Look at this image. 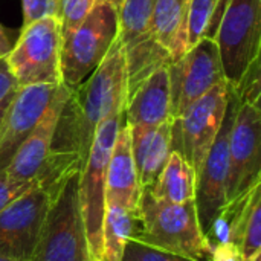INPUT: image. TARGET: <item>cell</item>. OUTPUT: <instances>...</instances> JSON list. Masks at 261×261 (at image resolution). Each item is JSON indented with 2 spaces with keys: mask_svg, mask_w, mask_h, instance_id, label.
<instances>
[{
  "mask_svg": "<svg viewBox=\"0 0 261 261\" xmlns=\"http://www.w3.org/2000/svg\"><path fill=\"white\" fill-rule=\"evenodd\" d=\"M197 174L194 167L176 150H171L154 184L144 188L151 197L167 203H187L196 199Z\"/></svg>",
  "mask_w": 261,
  "mask_h": 261,
  "instance_id": "d6986e66",
  "label": "cell"
},
{
  "mask_svg": "<svg viewBox=\"0 0 261 261\" xmlns=\"http://www.w3.org/2000/svg\"><path fill=\"white\" fill-rule=\"evenodd\" d=\"M80 174L52 187V202L29 261H90L78 196Z\"/></svg>",
  "mask_w": 261,
  "mask_h": 261,
  "instance_id": "3957f363",
  "label": "cell"
},
{
  "mask_svg": "<svg viewBox=\"0 0 261 261\" xmlns=\"http://www.w3.org/2000/svg\"><path fill=\"white\" fill-rule=\"evenodd\" d=\"M96 2L98 0H55V15L60 20L61 38L87 17Z\"/></svg>",
  "mask_w": 261,
  "mask_h": 261,
  "instance_id": "603a6c76",
  "label": "cell"
},
{
  "mask_svg": "<svg viewBox=\"0 0 261 261\" xmlns=\"http://www.w3.org/2000/svg\"><path fill=\"white\" fill-rule=\"evenodd\" d=\"M239 99L229 86L228 106L220 130L211 144L205 161L197 173L196 184V211L202 231L206 234L210 225L226 203V179L229 168V136L239 110Z\"/></svg>",
  "mask_w": 261,
  "mask_h": 261,
  "instance_id": "30bf717a",
  "label": "cell"
},
{
  "mask_svg": "<svg viewBox=\"0 0 261 261\" xmlns=\"http://www.w3.org/2000/svg\"><path fill=\"white\" fill-rule=\"evenodd\" d=\"M229 84L220 83L202 98L190 104L173 119L171 150L179 151L199 173L214 142L228 106Z\"/></svg>",
  "mask_w": 261,
  "mask_h": 261,
  "instance_id": "ba28073f",
  "label": "cell"
},
{
  "mask_svg": "<svg viewBox=\"0 0 261 261\" xmlns=\"http://www.w3.org/2000/svg\"><path fill=\"white\" fill-rule=\"evenodd\" d=\"M135 232V213L118 206L106 205L99 261H121L127 242Z\"/></svg>",
  "mask_w": 261,
  "mask_h": 261,
  "instance_id": "ffe728a7",
  "label": "cell"
},
{
  "mask_svg": "<svg viewBox=\"0 0 261 261\" xmlns=\"http://www.w3.org/2000/svg\"><path fill=\"white\" fill-rule=\"evenodd\" d=\"M69 93L70 89L64 84L57 87V92L44 115L29 133V136L21 142V145L11 158L8 167L3 170L8 177L18 182H32L37 179L50 153L58 118L69 98Z\"/></svg>",
  "mask_w": 261,
  "mask_h": 261,
  "instance_id": "5bb4252c",
  "label": "cell"
},
{
  "mask_svg": "<svg viewBox=\"0 0 261 261\" xmlns=\"http://www.w3.org/2000/svg\"><path fill=\"white\" fill-rule=\"evenodd\" d=\"M210 261H245L239 246L232 242L214 245L211 249Z\"/></svg>",
  "mask_w": 261,
  "mask_h": 261,
  "instance_id": "f1b7e54d",
  "label": "cell"
},
{
  "mask_svg": "<svg viewBox=\"0 0 261 261\" xmlns=\"http://www.w3.org/2000/svg\"><path fill=\"white\" fill-rule=\"evenodd\" d=\"M225 81L217 43L214 38L205 37L190 47L180 60L170 63L173 119L190 104Z\"/></svg>",
  "mask_w": 261,
  "mask_h": 261,
  "instance_id": "8fae6325",
  "label": "cell"
},
{
  "mask_svg": "<svg viewBox=\"0 0 261 261\" xmlns=\"http://www.w3.org/2000/svg\"><path fill=\"white\" fill-rule=\"evenodd\" d=\"M35 180L32 182H18L11 177H8L3 171H0V211L9 205L12 200H15L18 196L26 193Z\"/></svg>",
  "mask_w": 261,
  "mask_h": 261,
  "instance_id": "484cf974",
  "label": "cell"
},
{
  "mask_svg": "<svg viewBox=\"0 0 261 261\" xmlns=\"http://www.w3.org/2000/svg\"><path fill=\"white\" fill-rule=\"evenodd\" d=\"M5 61L18 87L63 84L60 20L46 15L23 26Z\"/></svg>",
  "mask_w": 261,
  "mask_h": 261,
  "instance_id": "8992f818",
  "label": "cell"
},
{
  "mask_svg": "<svg viewBox=\"0 0 261 261\" xmlns=\"http://www.w3.org/2000/svg\"><path fill=\"white\" fill-rule=\"evenodd\" d=\"M260 15L261 0H229L220 17L214 40L231 87L260 57Z\"/></svg>",
  "mask_w": 261,
  "mask_h": 261,
  "instance_id": "52a82bcc",
  "label": "cell"
},
{
  "mask_svg": "<svg viewBox=\"0 0 261 261\" xmlns=\"http://www.w3.org/2000/svg\"><path fill=\"white\" fill-rule=\"evenodd\" d=\"M118 37V11L98 0L87 17L61 38V81L75 89L101 64Z\"/></svg>",
  "mask_w": 261,
  "mask_h": 261,
  "instance_id": "277c9868",
  "label": "cell"
},
{
  "mask_svg": "<svg viewBox=\"0 0 261 261\" xmlns=\"http://www.w3.org/2000/svg\"><path fill=\"white\" fill-rule=\"evenodd\" d=\"M128 125H161L173 121L170 64L161 66L128 95L124 109Z\"/></svg>",
  "mask_w": 261,
  "mask_h": 261,
  "instance_id": "9a60e30c",
  "label": "cell"
},
{
  "mask_svg": "<svg viewBox=\"0 0 261 261\" xmlns=\"http://www.w3.org/2000/svg\"><path fill=\"white\" fill-rule=\"evenodd\" d=\"M258 184H261L260 106L240 104L229 136L226 202Z\"/></svg>",
  "mask_w": 261,
  "mask_h": 261,
  "instance_id": "7c38bea8",
  "label": "cell"
},
{
  "mask_svg": "<svg viewBox=\"0 0 261 261\" xmlns=\"http://www.w3.org/2000/svg\"><path fill=\"white\" fill-rule=\"evenodd\" d=\"M142 188L132 154L130 127L124 121L119 127L106 177V205H118L136 213Z\"/></svg>",
  "mask_w": 261,
  "mask_h": 261,
  "instance_id": "2e32d148",
  "label": "cell"
},
{
  "mask_svg": "<svg viewBox=\"0 0 261 261\" xmlns=\"http://www.w3.org/2000/svg\"><path fill=\"white\" fill-rule=\"evenodd\" d=\"M60 84H34L18 87L0 122V171L29 136L44 115Z\"/></svg>",
  "mask_w": 261,
  "mask_h": 261,
  "instance_id": "4fadbf2b",
  "label": "cell"
},
{
  "mask_svg": "<svg viewBox=\"0 0 261 261\" xmlns=\"http://www.w3.org/2000/svg\"><path fill=\"white\" fill-rule=\"evenodd\" d=\"M0 261H23V260H17V258H11V257H6V255H2V254H0Z\"/></svg>",
  "mask_w": 261,
  "mask_h": 261,
  "instance_id": "1f68e13d",
  "label": "cell"
},
{
  "mask_svg": "<svg viewBox=\"0 0 261 261\" xmlns=\"http://www.w3.org/2000/svg\"><path fill=\"white\" fill-rule=\"evenodd\" d=\"M190 0H156L150 23L154 40L170 54L173 61L180 60L187 50Z\"/></svg>",
  "mask_w": 261,
  "mask_h": 261,
  "instance_id": "ac0fdd59",
  "label": "cell"
},
{
  "mask_svg": "<svg viewBox=\"0 0 261 261\" xmlns=\"http://www.w3.org/2000/svg\"><path fill=\"white\" fill-rule=\"evenodd\" d=\"M11 47H12V43H11L9 37L6 35V31L0 24V57H6L8 52L11 50Z\"/></svg>",
  "mask_w": 261,
  "mask_h": 261,
  "instance_id": "f546056e",
  "label": "cell"
},
{
  "mask_svg": "<svg viewBox=\"0 0 261 261\" xmlns=\"http://www.w3.org/2000/svg\"><path fill=\"white\" fill-rule=\"evenodd\" d=\"M110 3L116 8V11H119V8L122 6V3H124V0H110Z\"/></svg>",
  "mask_w": 261,
  "mask_h": 261,
  "instance_id": "4dcf8cb0",
  "label": "cell"
},
{
  "mask_svg": "<svg viewBox=\"0 0 261 261\" xmlns=\"http://www.w3.org/2000/svg\"><path fill=\"white\" fill-rule=\"evenodd\" d=\"M17 90L18 86L6 66L5 57H0V107L9 104Z\"/></svg>",
  "mask_w": 261,
  "mask_h": 261,
  "instance_id": "83f0119b",
  "label": "cell"
},
{
  "mask_svg": "<svg viewBox=\"0 0 261 261\" xmlns=\"http://www.w3.org/2000/svg\"><path fill=\"white\" fill-rule=\"evenodd\" d=\"M135 239L194 261H210L211 245L200 228L194 202L167 203L142 190L135 213Z\"/></svg>",
  "mask_w": 261,
  "mask_h": 261,
  "instance_id": "7a4b0ae2",
  "label": "cell"
},
{
  "mask_svg": "<svg viewBox=\"0 0 261 261\" xmlns=\"http://www.w3.org/2000/svg\"><path fill=\"white\" fill-rule=\"evenodd\" d=\"M52 193L40 180L0 211V254L29 261L44 225Z\"/></svg>",
  "mask_w": 261,
  "mask_h": 261,
  "instance_id": "9c48e42d",
  "label": "cell"
},
{
  "mask_svg": "<svg viewBox=\"0 0 261 261\" xmlns=\"http://www.w3.org/2000/svg\"><path fill=\"white\" fill-rule=\"evenodd\" d=\"M220 0H190L188 8V29L187 46L188 49L197 44L202 38L210 37V29Z\"/></svg>",
  "mask_w": 261,
  "mask_h": 261,
  "instance_id": "7402d4cb",
  "label": "cell"
},
{
  "mask_svg": "<svg viewBox=\"0 0 261 261\" xmlns=\"http://www.w3.org/2000/svg\"><path fill=\"white\" fill-rule=\"evenodd\" d=\"M132 154L138 173L141 188L154 184L171 153V128L173 121L161 125H128Z\"/></svg>",
  "mask_w": 261,
  "mask_h": 261,
  "instance_id": "e0dca14e",
  "label": "cell"
},
{
  "mask_svg": "<svg viewBox=\"0 0 261 261\" xmlns=\"http://www.w3.org/2000/svg\"><path fill=\"white\" fill-rule=\"evenodd\" d=\"M124 122V112L106 118L96 128L86 164L78 177V196L90 261H99L101 231L106 213V177L112 150Z\"/></svg>",
  "mask_w": 261,
  "mask_h": 261,
  "instance_id": "5b68a950",
  "label": "cell"
},
{
  "mask_svg": "<svg viewBox=\"0 0 261 261\" xmlns=\"http://www.w3.org/2000/svg\"><path fill=\"white\" fill-rule=\"evenodd\" d=\"M260 57L255 58L245 70L242 78L232 86V90L240 104L260 106Z\"/></svg>",
  "mask_w": 261,
  "mask_h": 261,
  "instance_id": "d4e9b609",
  "label": "cell"
},
{
  "mask_svg": "<svg viewBox=\"0 0 261 261\" xmlns=\"http://www.w3.org/2000/svg\"><path fill=\"white\" fill-rule=\"evenodd\" d=\"M156 0H124L118 11V41L127 49L151 37L150 23Z\"/></svg>",
  "mask_w": 261,
  "mask_h": 261,
  "instance_id": "44dd1931",
  "label": "cell"
},
{
  "mask_svg": "<svg viewBox=\"0 0 261 261\" xmlns=\"http://www.w3.org/2000/svg\"><path fill=\"white\" fill-rule=\"evenodd\" d=\"M246 261H261V252L260 254H255L254 257H251L249 260H246Z\"/></svg>",
  "mask_w": 261,
  "mask_h": 261,
  "instance_id": "d6a6232c",
  "label": "cell"
},
{
  "mask_svg": "<svg viewBox=\"0 0 261 261\" xmlns=\"http://www.w3.org/2000/svg\"><path fill=\"white\" fill-rule=\"evenodd\" d=\"M127 96L125 55L116 38L93 73L70 89L58 118L50 153L37 179L50 187L80 174L98 125L110 115L124 112Z\"/></svg>",
  "mask_w": 261,
  "mask_h": 261,
  "instance_id": "6da1fadb",
  "label": "cell"
},
{
  "mask_svg": "<svg viewBox=\"0 0 261 261\" xmlns=\"http://www.w3.org/2000/svg\"><path fill=\"white\" fill-rule=\"evenodd\" d=\"M21 6L23 26L46 15H55V0H21Z\"/></svg>",
  "mask_w": 261,
  "mask_h": 261,
  "instance_id": "4316f807",
  "label": "cell"
},
{
  "mask_svg": "<svg viewBox=\"0 0 261 261\" xmlns=\"http://www.w3.org/2000/svg\"><path fill=\"white\" fill-rule=\"evenodd\" d=\"M121 261H194L173 254L170 251H164L159 248H154L151 245H147L135 237H130V240L125 245L122 260Z\"/></svg>",
  "mask_w": 261,
  "mask_h": 261,
  "instance_id": "cb8c5ba5",
  "label": "cell"
}]
</instances>
